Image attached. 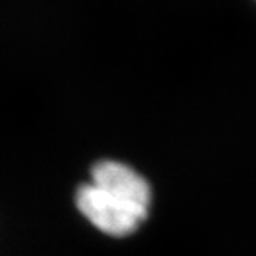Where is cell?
Wrapping results in <instances>:
<instances>
[{
  "label": "cell",
  "instance_id": "obj_1",
  "mask_svg": "<svg viewBox=\"0 0 256 256\" xmlns=\"http://www.w3.org/2000/svg\"><path fill=\"white\" fill-rule=\"evenodd\" d=\"M75 204L91 226L116 238L136 233L152 208L128 185L98 176H91L76 188Z\"/></svg>",
  "mask_w": 256,
  "mask_h": 256
}]
</instances>
